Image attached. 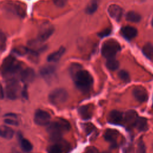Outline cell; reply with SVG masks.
<instances>
[{"instance_id": "13", "label": "cell", "mask_w": 153, "mask_h": 153, "mask_svg": "<svg viewBox=\"0 0 153 153\" xmlns=\"http://www.w3.org/2000/svg\"><path fill=\"white\" fill-rule=\"evenodd\" d=\"M34 71L31 68H26L22 71L20 74V79L24 82H29L33 80L35 78Z\"/></svg>"}, {"instance_id": "31", "label": "cell", "mask_w": 153, "mask_h": 153, "mask_svg": "<svg viewBox=\"0 0 153 153\" xmlns=\"http://www.w3.org/2000/svg\"><path fill=\"white\" fill-rule=\"evenodd\" d=\"M6 46V37L5 35L1 32L0 35V47L1 51H3Z\"/></svg>"}, {"instance_id": "33", "label": "cell", "mask_w": 153, "mask_h": 153, "mask_svg": "<svg viewBox=\"0 0 153 153\" xmlns=\"http://www.w3.org/2000/svg\"><path fill=\"white\" fill-rule=\"evenodd\" d=\"M111 32V30L110 28H106L105 29V30L101 31L99 34L98 35L101 37V38H103V37H105L106 36H108V35H109Z\"/></svg>"}, {"instance_id": "32", "label": "cell", "mask_w": 153, "mask_h": 153, "mask_svg": "<svg viewBox=\"0 0 153 153\" xmlns=\"http://www.w3.org/2000/svg\"><path fill=\"white\" fill-rule=\"evenodd\" d=\"M54 4L58 7H63L67 2V0H53Z\"/></svg>"}, {"instance_id": "5", "label": "cell", "mask_w": 153, "mask_h": 153, "mask_svg": "<svg viewBox=\"0 0 153 153\" xmlns=\"http://www.w3.org/2000/svg\"><path fill=\"white\" fill-rule=\"evenodd\" d=\"M68 98V93L63 88H56L48 96V100L53 105H57L65 102Z\"/></svg>"}, {"instance_id": "1", "label": "cell", "mask_w": 153, "mask_h": 153, "mask_svg": "<svg viewBox=\"0 0 153 153\" xmlns=\"http://www.w3.org/2000/svg\"><path fill=\"white\" fill-rule=\"evenodd\" d=\"M71 73L76 87L81 91L87 92L91 88L93 78L87 71L81 69L79 65L71 66Z\"/></svg>"}, {"instance_id": "25", "label": "cell", "mask_w": 153, "mask_h": 153, "mask_svg": "<svg viewBox=\"0 0 153 153\" xmlns=\"http://www.w3.org/2000/svg\"><path fill=\"white\" fill-rule=\"evenodd\" d=\"M6 7L8 8V10H10V11H11V13L17 14L19 16H23L25 13L24 10L22 8V7L20 5H17L16 4H9V5L7 6Z\"/></svg>"}, {"instance_id": "15", "label": "cell", "mask_w": 153, "mask_h": 153, "mask_svg": "<svg viewBox=\"0 0 153 153\" xmlns=\"http://www.w3.org/2000/svg\"><path fill=\"white\" fill-rule=\"evenodd\" d=\"M65 51V48L63 47H61L56 51L51 53L47 57V61L49 62H56L59 60L62 55Z\"/></svg>"}, {"instance_id": "23", "label": "cell", "mask_w": 153, "mask_h": 153, "mask_svg": "<svg viewBox=\"0 0 153 153\" xmlns=\"http://www.w3.org/2000/svg\"><path fill=\"white\" fill-rule=\"evenodd\" d=\"M126 19L127 20H128L129 22L137 23L140 20L141 16L139 13H137L135 11H128L126 14Z\"/></svg>"}, {"instance_id": "36", "label": "cell", "mask_w": 153, "mask_h": 153, "mask_svg": "<svg viewBox=\"0 0 153 153\" xmlns=\"http://www.w3.org/2000/svg\"><path fill=\"white\" fill-rule=\"evenodd\" d=\"M4 97V92H3V88L1 87V99H3Z\"/></svg>"}, {"instance_id": "35", "label": "cell", "mask_w": 153, "mask_h": 153, "mask_svg": "<svg viewBox=\"0 0 153 153\" xmlns=\"http://www.w3.org/2000/svg\"><path fill=\"white\" fill-rule=\"evenodd\" d=\"M92 127H93V126L91 125V124H85V129L87 133H89V132L93 130Z\"/></svg>"}, {"instance_id": "22", "label": "cell", "mask_w": 153, "mask_h": 153, "mask_svg": "<svg viewBox=\"0 0 153 153\" xmlns=\"http://www.w3.org/2000/svg\"><path fill=\"white\" fill-rule=\"evenodd\" d=\"M55 68L53 66H48L42 68L41 69V74L45 78H50L54 74Z\"/></svg>"}, {"instance_id": "27", "label": "cell", "mask_w": 153, "mask_h": 153, "mask_svg": "<svg viewBox=\"0 0 153 153\" xmlns=\"http://www.w3.org/2000/svg\"><path fill=\"white\" fill-rule=\"evenodd\" d=\"M106 66L111 71H115L119 67V62L114 57L108 59L106 62Z\"/></svg>"}, {"instance_id": "24", "label": "cell", "mask_w": 153, "mask_h": 153, "mask_svg": "<svg viewBox=\"0 0 153 153\" xmlns=\"http://www.w3.org/2000/svg\"><path fill=\"white\" fill-rule=\"evenodd\" d=\"M99 2V0H91L87 5L85 12L89 14L94 13L97 9Z\"/></svg>"}, {"instance_id": "17", "label": "cell", "mask_w": 153, "mask_h": 153, "mask_svg": "<svg viewBox=\"0 0 153 153\" xmlns=\"http://www.w3.org/2000/svg\"><path fill=\"white\" fill-rule=\"evenodd\" d=\"M0 134L1 137L5 139H10L14 135V131L12 128L8 126H1L0 128Z\"/></svg>"}, {"instance_id": "6", "label": "cell", "mask_w": 153, "mask_h": 153, "mask_svg": "<svg viewBox=\"0 0 153 153\" xmlns=\"http://www.w3.org/2000/svg\"><path fill=\"white\" fill-rule=\"evenodd\" d=\"M20 90V85L16 79L8 80L5 88V93L10 99H15L17 97Z\"/></svg>"}, {"instance_id": "4", "label": "cell", "mask_w": 153, "mask_h": 153, "mask_svg": "<svg viewBox=\"0 0 153 153\" xmlns=\"http://www.w3.org/2000/svg\"><path fill=\"white\" fill-rule=\"evenodd\" d=\"M121 47L120 44L115 39H108L105 41L102 46V54L107 58H113L116 54L120 50Z\"/></svg>"}, {"instance_id": "3", "label": "cell", "mask_w": 153, "mask_h": 153, "mask_svg": "<svg viewBox=\"0 0 153 153\" xmlns=\"http://www.w3.org/2000/svg\"><path fill=\"white\" fill-rule=\"evenodd\" d=\"M69 128V124L65 120H60L59 121L48 124L47 128L50 137L53 141H57L60 139L63 131L68 130Z\"/></svg>"}, {"instance_id": "14", "label": "cell", "mask_w": 153, "mask_h": 153, "mask_svg": "<svg viewBox=\"0 0 153 153\" xmlns=\"http://www.w3.org/2000/svg\"><path fill=\"white\" fill-rule=\"evenodd\" d=\"M118 132L116 130L112 129H108L106 130L104 134L105 139L110 142L112 145V146L115 147L117 145V139L118 136Z\"/></svg>"}, {"instance_id": "18", "label": "cell", "mask_w": 153, "mask_h": 153, "mask_svg": "<svg viewBox=\"0 0 153 153\" xmlns=\"http://www.w3.org/2000/svg\"><path fill=\"white\" fill-rule=\"evenodd\" d=\"M78 113L82 118L85 120L88 119L91 117V108L88 105L82 106L79 108Z\"/></svg>"}, {"instance_id": "7", "label": "cell", "mask_w": 153, "mask_h": 153, "mask_svg": "<svg viewBox=\"0 0 153 153\" xmlns=\"http://www.w3.org/2000/svg\"><path fill=\"white\" fill-rule=\"evenodd\" d=\"M53 31H54V27L50 23L48 22L44 23L41 25L39 30L38 37V41H44L47 40L53 33Z\"/></svg>"}, {"instance_id": "19", "label": "cell", "mask_w": 153, "mask_h": 153, "mask_svg": "<svg viewBox=\"0 0 153 153\" xmlns=\"http://www.w3.org/2000/svg\"><path fill=\"white\" fill-rule=\"evenodd\" d=\"M134 126L139 131H145L148 129L147 120L143 117H139Z\"/></svg>"}, {"instance_id": "37", "label": "cell", "mask_w": 153, "mask_h": 153, "mask_svg": "<svg viewBox=\"0 0 153 153\" xmlns=\"http://www.w3.org/2000/svg\"><path fill=\"white\" fill-rule=\"evenodd\" d=\"M151 24H152V26H153V17H152V21H151Z\"/></svg>"}, {"instance_id": "28", "label": "cell", "mask_w": 153, "mask_h": 153, "mask_svg": "<svg viewBox=\"0 0 153 153\" xmlns=\"http://www.w3.org/2000/svg\"><path fill=\"white\" fill-rule=\"evenodd\" d=\"M48 153H62L63 148L62 146L59 143H54L47 147Z\"/></svg>"}, {"instance_id": "2", "label": "cell", "mask_w": 153, "mask_h": 153, "mask_svg": "<svg viewBox=\"0 0 153 153\" xmlns=\"http://www.w3.org/2000/svg\"><path fill=\"white\" fill-rule=\"evenodd\" d=\"M22 71V66L20 62L14 57L9 56L4 59L1 66V71L4 76L9 78L8 80L14 79L13 76L17 74L20 76Z\"/></svg>"}, {"instance_id": "21", "label": "cell", "mask_w": 153, "mask_h": 153, "mask_svg": "<svg viewBox=\"0 0 153 153\" xmlns=\"http://www.w3.org/2000/svg\"><path fill=\"white\" fill-rule=\"evenodd\" d=\"M19 139H20V146H21L23 151H24L25 152H30V151L32 150L33 146L28 140H27L26 139H24V138H22L21 135L19 136Z\"/></svg>"}, {"instance_id": "9", "label": "cell", "mask_w": 153, "mask_h": 153, "mask_svg": "<svg viewBox=\"0 0 153 153\" xmlns=\"http://www.w3.org/2000/svg\"><path fill=\"white\" fill-rule=\"evenodd\" d=\"M108 11L110 16L117 22H119L121 20L123 13L122 8L116 4H112L109 5Z\"/></svg>"}, {"instance_id": "34", "label": "cell", "mask_w": 153, "mask_h": 153, "mask_svg": "<svg viewBox=\"0 0 153 153\" xmlns=\"http://www.w3.org/2000/svg\"><path fill=\"white\" fill-rule=\"evenodd\" d=\"M86 153H99V152L96 147L89 146L86 150Z\"/></svg>"}, {"instance_id": "8", "label": "cell", "mask_w": 153, "mask_h": 153, "mask_svg": "<svg viewBox=\"0 0 153 153\" xmlns=\"http://www.w3.org/2000/svg\"><path fill=\"white\" fill-rule=\"evenodd\" d=\"M50 115L46 111L41 109H38L34 115L35 123L39 126L48 125L50 121Z\"/></svg>"}, {"instance_id": "30", "label": "cell", "mask_w": 153, "mask_h": 153, "mask_svg": "<svg viewBox=\"0 0 153 153\" xmlns=\"http://www.w3.org/2000/svg\"><path fill=\"white\" fill-rule=\"evenodd\" d=\"M137 153H146V147L142 139H140L138 142Z\"/></svg>"}, {"instance_id": "29", "label": "cell", "mask_w": 153, "mask_h": 153, "mask_svg": "<svg viewBox=\"0 0 153 153\" xmlns=\"http://www.w3.org/2000/svg\"><path fill=\"white\" fill-rule=\"evenodd\" d=\"M118 76L124 82H127L130 81V76L128 73L125 70H121L118 72Z\"/></svg>"}, {"instance_id": "16", "label": "cell", "mask_w": 153, "mask_h": 153, "mask_svg": "<svg viewBox=\"0 0 153 153\" xmlns=\"http://www.w3.org/2000/svg\"><path fill=\"white\" fill-rule=\"evenodd\" d=\"M137 114L136 111L133 110H129L127 111L124 115V120L128 124L131 125H134L137 118Z\"/></svg>"}, {"instance_id": "38", "label": "cell", "mask_w": 153, "mask_h": 153, "mask_svg": "<svg viewBox=\"0 0 153 153\" xmlns=\"http://www.w3.org/2000/svg\"><path fill=\"white\" fill-rule=\"evenodd\" d=\"M102 153H109V152H103Z\"/></svg>"}, {"instance_id": "12", "label": "cell", "mask_w": 153, "mask_h": 153, "mask_svg": "<svg viewBox=\"0 0 153 153\" xmlns=\"http://www.w3.org/2000/svg\"><path fill=\"white\" fill-rule=\"evenodd\" d=\"M123 119L124 120V115H123V112L117 110L111 111L108 116L109 122L115 124H121Z\"/></svg>"}, {"instance_id": "10", "label": "cell", "mask_w": 153, "mask_h": 153, "mask_svg": "<svg viewBox=\"0 0 153 153\" xmlns=\"http://www.w3.org/2000/svg\"><path fill=\"white\" fill-rule=\"evenodd\" d=\"M133 95L134 97L140 102H145L148 97V92L146 89L140 86L136 87L133 89Z\"/></svg>"}, {"instance_id": "26", "label": "cell", "mask_w": 153, "mask_h": 153, "mask_svg": "<svg viewBox=\"0 0 153 153\" xmlns=\"http://www.w3.org/2000/svg\"><path fill=\"white\" fill-rule=\"evenodd\" d=\"M4 117H7L4 121L5 123L7 124H10V125H14V126H17L18 125V121L16 120L17 116L14 114H7L4 115Z\"/></svg>"}, {"instance_id": "11", "label": "cell", "mask_w": 153, "mask_h": 153, "mask_svg": "<svg viewBox=\"0 0 153 153\" xmlns=\"http://www.w3.org/2000/svg\"><path fill=\"white\" fill-rule=\"evenodd\" d=\"M120 33L124 38L128 40H130L137 35V30L133 26H126L121 28Z\"/></svg>"}, {"instance_id": "20", "label": "cell", "mask_w": 153, "mask_h": 153, "mask_svg": "<svg viewBox=\"0 0 153 153\" xmlns=\"http://www.w3.org/2000/svg\"><path fill=\"white\" fill-rule=\"evenodd\" d=\"M142 52L148 59L153 60V44L151 43L145 44L142 48Z\"/></svg>"}]
</instances>
